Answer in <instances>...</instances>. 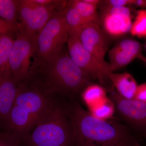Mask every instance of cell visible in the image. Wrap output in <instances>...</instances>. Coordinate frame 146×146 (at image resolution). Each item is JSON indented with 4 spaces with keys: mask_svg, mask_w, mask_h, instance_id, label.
<instances>
[{
    "mask_svg": "<svg viewBox=\"0 0 146 146\" xmlns=\"http://www.w3.org/2000/svg\"><path fill=\"white\" fill-rule=\"evenodd\" d=\"M68 112L74 146H110L130 133L121 123L96 117L78 102Z\"/></svg>",
    "mask_w": 146,
    "mask_h": 146,
    "instance_id": "1",
    "label": "cell"
},
{
    "mask_svg": "<svg viewBox=\"0 0 146 146\" xmlns=\"http://www.w3.org/2000/svg\"><path fill=\"white\" fill-rule=\"evenodd\" d=\"M25 146H74L69 112L52 103L38 119Z\"/></svg>",
    "mask_w": 146,
    "mask_h": 146,
    "instance_id": "2",
    "label": "cell"
},
{
    "mask_svg": "<svg viewBox=\"0 0 146 146\" xmlns=\"http://www.w3.org/2000/svg\"><path fill=\"white\" fill-rule=\"evenodd\" d=\"M52 103L45 95L33 89L19 88L8 123L14 134L24 141L38 119Z\"/></svg>",
    "mask_w": 146,
    "mask_h": 146,
    "instance_id": "3",
    "label": "cell"
},
{
    "mask_svg": "<svg viewBox=\"0 0 146 146\" xmlns=\"http://www.w3.org/2000/svg\"><path fill=\"white\" fill-rule=\"evenodd\" d=\"M47 74L51 81L66 93L76 94L93 84L91 76L80 68L69 54L62 51L48 63Z\"/></svg>",
    "mask_w": 146,
    "mask_h": 146,
    "instance_id": "4",
    "label": "cell"
},
{
    "mask_svg": "<svg viewBox=\"0 0 146 146\" xmlns=\"http://www.w3.org/2000/svg\"><path fill=\"white\" fill-rule=\"evenodd\" d=\"M68 39L65 11L56 13L37 35V52L42 59L49 63L60 54Z\"/></svg>",
    "mask_w": 146,
    "mask_h": 146,
    "instance_id": "5",
    "label": "cell"
},
{
    "mask_svg": "<svg viewBox=\"0 0 146 146\" xmlns=\"http://www.w3.org/2000/svg\"><path fill=\"white\" fill-rule=\"evenodd\" d=\"M67 44L70 57L76 65L106 90L113 87L110 80L113 71L109 64L104 65L99 61L84 47L78 37H69Z\"/></svg>",
    "mask_w": 146,
    "mask_h": 146,
    "instance_id": "6",
    "label": "cell"
},
{
    "mask_svg": "<svg viewBox=\"0 0 146 146\" xmlns=\"http://www.w3.org/2000/svg\"><path fill=\"white\" fill-rule=\"evenodd\" d=\"M36 35L21 31L14 40L9 56V65L12 78L16 83L28 74L31 58L37 51Z\"/></svg>",
    "mask_w": 146,
    "mask_h": 146,
    "instance_id": "7",
    "label": "cell"
},
{
    "mask_svg": "<svg viewBox=\"0 0 146 146\" xmlns=\"http://www.w3.org/2000/svg\"><path fill=\"white\" fill-rule=\"evenodd\" d=\"M109 98L115 105V112L120 119L136 132L146 136V104L134 99L122 98L112 87L107 89Z\"/></svg>",
    "mask_w": 146,
    "mask_h": 146,
    "instance_id": "8",
    "label": "cell"
},
{
    "mask_svg": "<svg viewBox=\"0 0 146 146\" xmlns=\"http://www.w3.org/2000/svg\"><path fill=\"white\" fill-rule=\"evenodd\" d=\"M53 7L43 5L35 0L20 1L18 13L25 31L32 35H38L53 15Z\"/></svg>",
    "mask_w": 146,
    "mask_h": 146,
    "instance_id": "9",
    "label": "cell"
},
{
    "mask_svg": "<svg viewBox=\"0 0 146 146\" xmlns=\"http://www.w3.org/2000/svg\"><path fill=\"white\" fill-rule=\"evenodd\" d=\"M131 15V11L127 7L104 9L100 15V25L106 34L121 36L130 32Z\"/></svg>",
    "mask_w": 146,
    "mask_h": 146,
    "instance_id": "10",
    "label": "cell"
},
{
    "mask_svg": "<svg viewBox=\"0 0 146 146\" xmlns=\"http://www.w3.org/2000/svg\"><path fill=\"white\" fill-rule=\"evenodd\" d=\"M78 38L84 47L101 63L109 64L105 60L109 48V40L107 34L100 25L91 24L85 26Z\"/></svg>",
    "mask_w": 146,
    "mask_h": 146,
    "instance_id": "11",
    "label": "cell"
},
{
    "mask_svg": "<svg viewBox=\"0 0 146 146\" xmlns=\"http://www.w3.org/2000/svg\"><path fill=\"white\" fill-rule=\"evenodd\" d=\"M142 46L140 42L131 39L119 41L109 51L110 68L112 71L125 67L142 54Z\"/></svg>",
    "mask_w": 146,
    "mask_h": 146,
    "instance_id": "12",
    "label": "cell"
},
{
    "mask_svg": "<svg viewBox=\"0 0 146 146\" xmlns=\"http://www.w3.org/2000/svg\"><path fill=\"white\" fill-rule=\"evenodd\" d=\"M18 90L12 76L0 75V119L8 122Z\"/></svg>",
    "mask_w": 146,
    "mask_h": 146,
    "instance_id": "13",
    "label": "cell"
},
{
    "mask_svg": "<svg viewBox=\"0 0 146 146\" xmlns=\"http://www.w3.org/2000/svg\"><path fill=\"white\" fill-rule=\"evenodd\" d=\"M110 80L113 87L122 98L125 99H134L137 87V82L134 78L129 73L121 74L112 73Z\"/></svg>",
    "mask_w": 146,
    "mask_h": 146,
    "instance_id": "14",
    "label": "cell"
},
{
    "mask_svg": "<svg viewBox=\"0 0 146 146\" xmlns=\"http://www.w3.org/2000/svg\"><path fill=\"white\" fill-rule=\"evenodd\" d=\"M70 4L78 11L84 26L91 24L100 26V15L97 11L98 6L89 4L84 0L71 1Z\"/></svg>",
    "mask_w": 146,
    "mask_h": 146,
    "instance_id": "15",
    "label": "cell"
},
{
    "mask_svg": "<svg viewBox=\"0 0 146 146\" xmlns=\"http://www.w3.org/2000/svg\"><path fill=\"white\" fill-rule=\"evenodd\" d=\"M14 41L9 34H0V75L11 76L9 56Z\"/></svg>",
    "mask_w": 146,
    "mask_h": 146,
    "instance_id": "16",
    "label": "cell"
},
{
    "mask_svg": "<svg viewBox=\"0 0 146 146\" xmlns=\"http://www.w3.org/2000/svg\"><path fill=\"white\" fill-rule=\"evenodd\" d=\"M107 90L99 84H91L82 93V99L89 109L102 101L106 96Z\"/></svg>",
    "mask_w": 146,
    "mask_h": 146,
    "instance_id": "17",
    "label": "cell"
},
{
    "mask_svg": "<svg viewBox=\"0 0 146 146\" xmlns=\"http://www.w3.org/2000/svg\"><path fill=\"white\" fill-rule=\"evenodd\" d=\"M65 16L68 28V38L78 37L85 26L78 11L70 4L69 7L65 11Z\"/></svg>",
    "mask_w": 146,
    "mask_h": 146,
    "instance_id": "18",
    "label": "cell"
},
{
    "mask_svg": "<svg viewBox=\"0 0 146 146\" xmlns=\"http://www.w3.org/2000/svg\"><path fill=\"white\" fill-rule=\"evenodd\" d=\"M20 1L0 0V16L16 28V18Z\"/></svg>",
    "mask_w": 146,
    "mask_h": 146,
    "instance_id": "19",
    "label": "cell"
},
{
    "mask_svg": "<svg viewBox=\"0 0 146 146\" xmlns=\"http://www.w3.org/2000/svg\"><path fill=\"white\" fill-rule=\"evenodd\" d=\"M89 112L96 117L104 120L111 119L115 114L114 103L109 97H107L102 101L89 109Z\"/></svg>",
    "mask_w": 146,
    "mask_h": 146,
    "instance_id": "20",
    "label": "cell"
},
{
    "mask_svg": "<svg viewBox=\"0 0 146 146\" xmlns=\"http://www.w3.org/2000/svg\"><path fill=\"white\" fill-rule=\"evenodd\" d=\"M130 33L139 38L146 37V9L138 11Z\"/></svg>",
    "mask_w": 146,
    "mask_h": 146,
    "instance_id": "21",
    "label": "cell"
},
{
    "mask_svg": "<svg viewBox=\"0 0 146 146\" xmlns=\"http://www.w3.org/2000/svg\"><path fill=\"white\" fill-rule=\"evenodd\" d=\"M0 146H25L24 141L12 133H0Z\"/></svg>",
    "mask_w": 146,
    "mask_h": 146,
    "instance_id": "22",
    "label": "cell"
},
{
    "mask_svg": "<svg viewBox=\"0 0 146 146\" xmlns=\"http://www.w3.org/2000/svg\"><path fill=\"white\" fill-rule=\"evenodd\" d=\"M133 0H106L101 1L99 5H101V9L111 7H125L132 5Z\"/></svg>",
    "mask_w": 146,
    "mask_h": 146,
    "instance_id": "23",
    "label": "cell"
},
{
    "mask_svg": "<svg viewBox=\"0 0 146 146\" xmlns=\"http://www.w3.org/2000/svg\"><path fill=\"white\" fill-rule=\"evenodd\" d=\"M110 146H142L131 133Z\"/></svg>",
    "mask_w": 146,
    "mask_h": 146,
    "instance_id": "24",
    "label": "cell"
},
{
    "mask_svg": "<svg viewBox=\"0 0 146 146\" xmlns=\"http://www.w3.org/2000/svg\"><path fill=\"white\" fill-rule=\"evenodd\" d=\"M134 99L146 104V83L138 85Z\"/></svg>",
    "mask_w": 146,
    "mask_h": 146,
    "instance_id": "25",
    "label": "cell"
},
{
    "mask_svg": "<svg viewBox=\"0 0 146 146\" xmlns=\"http://www.w3.org/2000/svg\"><path fill=\"white\" fill-rule=\"evenodd\" d=\"M16 28L5 20L0 18V34H9Z\"/></svg>",
    "mask_w": 146,
    "mask_h": 146,
    "instance_id": "26",
    "label": "cell"
},
{
    "mask_svg": "<svg viewBox=\"0 0 146 146\" xmlns=\"http://www.w3.org/2000/svg\"><path fill=\"white\" fill-rule=\"evenodd\" d=\"M132 5L146 9V0H133Z\"/></svg>",
    "mask_w": 146,
    "mask_h": 146,
    "instance_id": "27",
    "label": "cell"
},
{
    "mask_svg": "<svg viewBox=\"0 0 146 146\" xmlns=\"http://www.w3.org/2000/svg\"><path fill=\"white\" fill-rule=\"evenodd\" d=\"M85 2L88 3L89 4L98 6L99 4L100 1V0H84Z\"/></svg>",
    "mask_w": 146,
    "mask_h": 146,
    "instance_id": "28",
    "label": "cell"
},
{
    "mask_svg": "<svg viewBox=\"0 0 146 146\" xmlns=\"http://www.w3.org/2000/svg\"><path fill=\"white\" fill-rule=\"evenodd\" d=\"M138 59L142 60V61H143L146 65V57L145 56H144L142 54L140 56V57L138 58Z\"/></svg>",
    "mask_w": 146,
    "mask_h": 146,
    "instance_id": "29",
    "label": "cell"
},
{
    "mask_svg": "<svg viewBox=\"0 0 146 146\" xmlns=\"http://www.w3.org/2000/svg\"><path fill=\"white\" fill-rule=\"evenodd\" d=\"M145 138L146 139V136H145ZM144 146H146V145Z\"/></svg>",
    "mask_w": 146,
    "mask_h": 146,
    "instance_id": "30",
    "label": "cell"
},
{
    "mask_svg": "<svg viewBox=\"0 0 146 146\" xmlns=\"http://www.w3.org/2000/svg\"></svg>",
    "mask_w": 146,
    "mask_h": 146,
    "instance_id": "31",
    "label": "cell"
}]
</instances>
